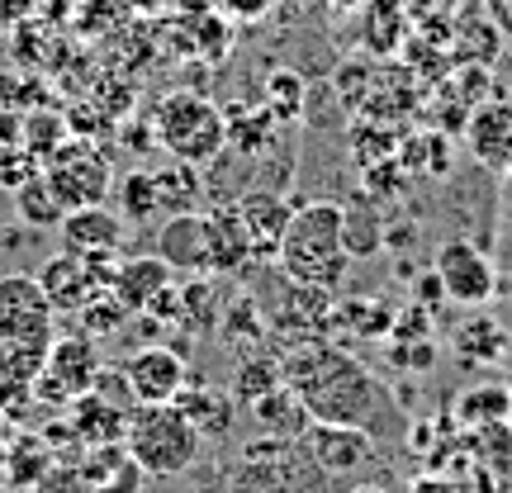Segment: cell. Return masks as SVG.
Returning <instances> with one entry per match:
<instances>
[{
	"label": "cell",
	"instance_id": "cell-10",
	"mask_svg": "<svg viewBox=\"0 0 512 493\" xmlns=\"http://www.w3.org/2000/svg\"><path fill=\"white\" fill-rule=\"evenodd\" d=\"M119 375H124L128 399L138 408V403H176V394L190 380V366H185V351L176 347H138L128 351Z\"/></svg>",
	"mask_w": 512,
	"mask_h": 493
},
{
	"label": "cell",
	"instance_id": "cell-16",
	"mask_svg": "<svg viewBox=\"0 0 512 493\" xmlns=\"http://www.w3.org/2000/svg\"><path fill=\"white\" fill-rule=\"evenodd\" d=\"M48 347H15L0 342V413H24V403L38 399V375H43Z\"/></svg>",
	"mask_w": 512,
	"mask_h": 493
},
{
	"label": "cell",
	"instance_id": "cell-5",
	"mask_svg": "<svg viewBox=\"0 0 512 493\" xmlns=\"http://www.w3.org/2000/svg\"><path fill=\"white\" fill-rule=\"evenodd\" d=\"M105 375V361H100V347L86 332H62L48 342V356H43V375H38V399L48 403H76L86 399Z\"/></svg>",
	"mask_w": 512,
	"mask_h": 493
},
{
	"label": "cell",
	"instance_id": "cell-22",
	"mask_svg": "<svg viewBox=\"0 0 512 493\" xmlns=\"http://www.w3.org/2000/svg\"><path fill=\"white\" fill-rule=\"evenodd\" d=\"M233 403H238L233 394H219L214 384H200V380H185V389L176 394V408L200 427V437H209V432H228Z\"/></svg>",
	"mask_w": 512,
	"mask_h": 493
},
{
	"label": "cell",
	"instance_id": "cell-4",
	"mask_svg": "<svg viewBox=\"0 0 512 493\" xmlns=\"http://www.w3.org/2000/svg\"><path fill=\"white\" fill-rule=\"evenodd\" d=\"M157 143H162L176 162L200 166L228 143V124H223V114L214 110L204 95L176 91V95H166L162 110H157Z\"/></svg>",
	"mask_w": 512,
	"mask_h": 493
},
{
	"label": "cell",
	"instance_id": "cell-8",
	"mask_svg": "<svg viewBox=\"0 0 512 493\" xmlns=\"http://www.w3.org/2000/svg\"><path fill=\"white\" fill-rule=\"evenodd\" d=\"M432 271H437L446 299H451V304H460V309H484V304H494L498 271H494V261L484 256V247H479V242L446 238L437 247Z\"/></svg>",
	"mask_w": 512,
	"mask_h": 493
},
{
	"label": "cell",
	"instance_id": "cell-11",
	"mask_svg": "<svg viewBox=\"0 0 512 493\" xmlns=\"http://www.w3.org/2000/svg\"><path fill=\"white\" fill-rule=\"evenodd\" d=\"M152 252L162 256L171 275L181 280H195V275H214V261H209V219L200 209H185V214H166L157 223V242Z\"/></svg>",
	"mask_w": 512,
	"mask_h": 493
},
{
	"label": "cell",
	"instance_id": "cell-29",
	"mask_svg": "<svg viewBox=\"0 0 512 493\" xmlns=\"http://www.w3.org/2000/svg\"><path fill=\"white\" fill-rule=\"evenodd\" d=\"M128 318H133V313H128L124 304L114 299V290H100L91 304H86V309L76 313V323H81V332H86V337H110V332L124 328Z\"/></svg>",
	"mask_w": 512,
	"mask_h": 493
},
{
	"label": "cell",
	"instance_id": "cell-6",
	"mask_svg": "<svg viewBox=\"0 0 512 493\" xmlns=\"http://www.w3.org/2000/svg\"><path fill=\"white\" fill-rule=\"evenodd\" d=\"M57 337V309L43 294L38 275H0V342L15 347H48Z\"/></svg>",
	"mask_w": 512,
	"mask_h": 493
},
{
	"label": "cell",
	"instance_id": "cell-9",
	"mask_svg": "<svg viewBox=\"0 0 512 493\" xmlns=\"http://www.w3.org/2000/svg\"><path fill=\"white\" fill-rule=\"evenodd\" d=\"M114 261L119 256H76V252H57L43 261L38 285L53 299L57 313H81L100 290H110L114 280Z\"/></svg>",
	"mask_w": 512,
	"mask_h": 493
},
{
	"label": "cell",
	"instance_id": "cell-3",
	"mask_svg": "<svg viewBox=\"0 0 512 493\" xmlns=\"http://www.w3.org/2000/svg\"><path fill=\"white\" fill-rule=\"evenodd\" d=\"M124 451L138 460V470L152 479H176L185 475L204 451L200 427L185 418L176 403H138L128 413Z\"/></svg>",
	"mask_w": 512,
	"mask_h": 493
},
{
	"label": "cell",
	"instance_id": "cell-26",
	"mask_svg": "<svg viewBox=\"0 0 512 493\" xmlns=\"http://www.w3.org/2000/svg\"><path fill=\"white\" fill-rule=\"evenodd\" d=\"M114 209L124 214V223H162V195H157V181L152 171H128L119 190H114Z\"/></svg>",
	"mask_w": 512,
	"mask_h": 493
},
{
	"label": "cell",
	"instance_id": "cell-1",
	"mask_svg": "<svg viewBox=\"0 0 512 493\" xmlns=\"http://www.w3.org/2000/svg\"><path fill=\"white\" fill-rule=\"evenodd\" d=\"M285 389L304 403L313 422L361 427L375 441L403 437V408L394 389L370 375V366H361L342 342H299L285 356Z\"/></svg>",
	"mask_w": 512,
	"mask_h": 493
},
{
	"label": "cell",
	"instance_id": "cell-20",
	"mask_svg": "<svg viewBox=\"0 0 512 493\" xmlns=\"http://www.w3.org/2000/svg\"><path fill=\"white\" fill-rule=\"evenodd\" d=\"M470 152H475L484 166H512V110L508 105H489L470 119Z\"/></svg>",
	"mask_w": 512,
	"mask_h": 493
},
{
	"label": "cell",
	"instance_id": "cell-25",
	"mask_svg": "<svg viewBox=\"0 0 512 493\" xmlns=\"http://www.w3.org/2000/svg\"><path fill=\"white\" fill-rule=\"evenodd\" d=\"M15 209L29 228H62V219H67V209H62V200H57V190L48 185L43 166H38L34 176L15 190Z\"/></svg>",
	"mask_w": 512,
	"mask_h": 493
},
{
	"label": "cell",
	"instance_id": "cell-27",
	"mask_svg": "<svg viewBox=\"0 0 512 493\" xmlns=\"http://www.w3.org/2000/svg\"><path fill=\"white\" fill-rule=\"evenodd\" d=\"M342 242H347L351 261L375 256L384 247V223L370 204H342Z\"/></svg>",
	"mask_w": 512,
	"mask_h": 493
},
{
	"label": "cell",
	"instance_id": "cell-7",
	"mask_svg": "<svg viewBox=\"0 0 512 493\" xmlns=\"http://www.w3.org/2000/svg\"><path fill=\"white\" fill-rule=\"evenodd\" d=\"M43 176L57 190L62 209H86V204H105L110 195V162L95 152L91 143H62L43 157Z\"/></svg>",
	"mask_w": 512,
	"mask_h": 493
},
{
	"label": "cell",
	"instance_id": "cell-24",
	"mask_svg": "<svg viewBox=\"0 0 512 493\" xmlns=\"http://www.w3.org/2000/svg\"><path fill=\"white\" fill-rule=\"evenodd\" d=\"M394 304L389 299H347L332 309V328L328 332H347V337H389L394 332Z\"/></svg>",
	"mask_w": 512,
	"mask_h": 493
},
{
	"label": "cell",
	"instance_id": "cell-30",
	"mask_svg": "<svg viewBox=\"0 0 512 493\" xmlns=\"http://www.w3.org/2000/svg\"><path fill=\"white\" fill-rule=\"evenodd\" d=\"M437 356H441L437 337H418V342H408V347H399V342L389 347V361L403 370H413V375H427V370L437 366Z\"/></svg>",
	"mask_w": 512,
	"mask_h": 493
},
{
	"label": "cell",
	"instance_id": "cell-23",
	"mask_svg": "<svg viewBox=\"0 0 512 493\" xmlns=\"http://www.w3.org/2000/svg\"><path fill=\"white\" fill-rule=\"evenodd\" d=\"M456 422L465 427H494L512 422V389L503 380H479L456 399Z\"/></svg>",
	"mask_w": 512,
	"mask_h": 493
},
{
	"label": "cell",
	"instance_id": "cell-12",
	"mask_svg": "<svg viewBox=\"0 0 512 493\" xmlns=\"http://www.w3.org/2000/svg\"><path fill=\"white\" fill-rule=\"evenodd\" d=\"M304 456L323 475H356L375 460V437L361 427H332V422H309L304 427Z\"/></svg>",
	"mask_w": 512,
	"mask_h": 493
},
{
	"label": "cell",
	"instance_id": "cell-28",
	"mask_svg": "<svg viewBox=\"0 0 512 493\" xmlns=\"http://www.w3.org/2000/svg\"><path fill=\"white\" fill-rule=\"evenodd\" d=\"M152 181H157V195H162V214H185V209H195V195H200V176H195V166H166V171H152Z\"/></svg>",
	"mask_w": 512,
	"mask_h": 493
},
{
	"label": "cell",
	"instance_id": "cell-13",
	"mask_svg": "<svg viewBox=\"0 0 512 493\" xmlns=\"http://www.w3.org/2000/svg\"><path fill=\"white\" fill-rule=\"evenodd\" d=\"M57 233H62V252L119 256V247H124V238H128V223L110 204H86V209H72Z\"/></svg>",
	"mask_w": 512,
	"mask_h": 493
},
{
	"label": "cell",
	"instance_id": "cell-17",
	"mask_svg": "<svg viewBox=\"0 0 512 493\" xmlns=\"http://www.w3.org/2000/svg\"><path fill=\"white\" fill-rule=\"evenodd\" d=\"M204 219H209V261H214V275H238L247 266H256L252 238H247V223H242L238 204L209 209Z\"/></svg>",
	"mask_w": 512,
	"mask_h": 493
},
{
	"label": "cell",
	"instance_id": "cell-32",
	"mask_svg": "<svg viewBox=\"0 0 512 493\" xmlns=\"http://www.w3.org/2000/svg\"><path fill=\"white\" fill-rule=\"evenodd\" d=\"M441 299H446V290H441L437 271L422 275V280H418V304H422V309H441Z\"/></svg>",
	"mask_w": 512,
	"mask_h": 493
},
{
	"label": "cell",
	"instance_id": "cell-31",
	"mask_svg": "<svg viewBox=\"0 0 512 493\" xmlns=\"http://www.w3.org/2000/svg\"><path fill=\"white\" fill-rule=\"evenodd\" d=\"M19 138H24V114L0 110V152H5V147H19Z\"/></svg>",
	"mask_w": 512,
	"mask_h": 493
},
{
	"label": "cell",
	"instance_id": "cell-19",
	"mask_svg": "<svg viewBox=\"0 0 512 493\" xmlns=\"http://www.w3.org/2000/svg\"><path fill=\"white\" fill-rule=\"evenodd\" d=\"M252 418H256V432L266 441H294L304 437V427H309V413H304V403L294 399L290 389L280 384V389H271V394H261V399L252 403Z\"/></svg>",
	"mask_w": 512,
	"mask_h": 493
},
{
	"label": "cell",
	"instance_id": "cell-14",
	"mask_svg": "<svg viewBox=\"0 0 512 493\" xmlns=\"http://www.w3.org/2000/svg\"><path fill=\"white\" fill-rule=\"evenodd\" d=\"M176 285V275L166 266L157 252H143V256H124V261H114V280L110 290L114 299L124 304L128 313H147L166 290Z\"/></svg>",
	"mask_w": 512,
	"mask_h": 493
},
{
	"label": "cell",
	"instance_id": "cell-18",
	"mask_svg": "<svg viewBox=\"0 0 512 493\" xmlns=\"http://www.w3.org/2000/svg\"><path fill=\"white\" fill-rule=\"evenodd\" d=\"M72 408V432L86 446H124V432H128V413L133 408H119V403L110 399V394H100V389H91L86 399L67 403Z\"/></svg>",
	"mask_w": 512,
	"mask_h": 493
},
{
	"label": "cell",
	"instance_id": "cell-15",
	"mask_svg": "<svg viewBox=\"0 0 512 493\" xmlns=\"http://www.w3.org/2000/svg\"><path fill=\"white\" fill-rule=\"evenodd\" d=\"M238 214H242V223H247L252 256H256V261H275L280 238H285V228H290L294 204L285 200L280 190H261V185H252V190L238 200Z\"/></svg>",
	"mask_w": 512,
	"mask_h": 493
},
{
	"label": "cell",
	"instance_id": "cell-21",
	"mask_svg": "<svg viewBox=\"0 0 512 493\" xmlns=\"http://www.w3.org/2000/svg\"><path fill=\"white\" fill-rule=\"evenodd\" d=\"M456 356L460 361H470V366H494V361H503L508 356V328L498 323V318H489V313H479L475 318H465L456 328Z\"/></svg>",
	"mask_w": 512,
	"mask_h": 493
},
{
	"label": "cell",
	"instance_id": "cell-2",
	"mask_svg": "<svg viewBox=\"0 0 512 493\" xmlns=\"http://www.w3.org/2000/svg\"><path fill=\"white\" fill-rule=\"evenodd\" d=\"M275 266L290 275L294 285L309 290H342V280L351 271V252L342 242V204L332 200H309L290 214V228L280 238Z\"/></svg>",
	"mask_w": 512,
	"mask_h": 493
}]
</instances>
